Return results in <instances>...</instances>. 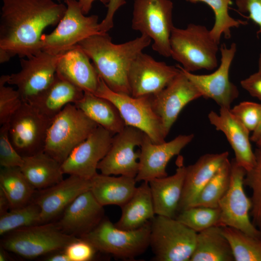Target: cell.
I'll list each match as a JSON object with an SVG mask.
<instances>
[{
	"label": "cell",
	"instance_id": "cell-44",
	"mask_svg": "<svg viewBox=\"0 0 261 261\" xmlns=\"http://www.w3.org/2000/svg\"><path fill=\"white\" fill-rule=\"evenodd\" d=\"M126 3L125 0H109L104 18L99 24L100 32H107L114 26V17L118 9Z\"/></svg>",
	"mask_w": 261,
	"mask_h": 261
},
{
	"label": "cell",
	"instance_id": "cell-2",
	"mask_svg": "<svg viewBox=\"0 0 261 261\" xmlns=\"http://www.w3.org/2000/svg\"><path fill=\"white\" fill-rule=\"evenodd\" d=\"M148 36L140 37L120 44H114L107 32L93 35L78 45L93 61L100 76L112 91L130 95L128 72L131 63L151 42Z\"/></svg>",
	"mask_w": 261,
	"mask_h": 261
},
{
	"label": "cell",
	"instance_id": "cell-28",
	"mask_svg": "<svg viewBox=\"0 0 261 261\" xmlns=\"http://www.w3.org/2000/svg\"><path fill=\"white\" fill-rule=\"evenodd\" d=\"M121 208L120 218L115 225L121 229H137L154 218L156 214L148 182L144 181L137 187Z\"/></svg>",
	"mask_w": 261,
	"mask_h": 261
},
{
	"label": "cell",
	"instance_id": "cell-15",
	"mask_svg": "<svg viewBox=\"0 0 261 261\" xmlns=\"http://www.w3.org/2000/svg\"><path fill=\"white\" fill-rule=\"evenodd\" d=\"M144 134L136 128L126 126L115 134L108 152L98 165L101 174L135 178L139 169L137 160L140 152H135V147L140 146Z\"/></svg>",
	"mask_w": 261,
	"mask_h": 261
},
{
	"label": "cell",
	"instance_id": "cell-24",
	"mask_svg": "<svg viewBox=\"0 0 261 261\" xmlns=\"http://www.w3.org/2000/svg\"><path fill=\"white\" fill-rule=\"evenodd\" d=\"M87 54L77 45L61 56L57 73L82 90L94 94L100 76Z\"/></svg>",
	"mask_w": 261,
	"mask_h": 261
},
{
	"label": "cell",
	"instance_id": "cell-53",
	"mask_svg": "<svg viewBox=\"0 0 261 261\" xmlns=\"http://www.w3.org/2000/svg\"><path fill=\"white\" fill-rule=\"evenodd\" d=\"M56 0L57 1H58V2H60V1H64V2L67 1H69V0Z\"/></svg>",
	"mask_w": 261,
	"mask_h": 261
},
{
	"label": "cell",
	"instance_id": "cell-1",
	"mask_svg": "<svg viewBox=\"0 0 261 261\" xmlns=\"http://www.w3.org/2000/svg\"><path fill=\"white\" fill-rule=\"evenodd\" d=\"M66 9L53 0H2L0 50L20 58L40 52L43 31L57 25Z\"/></svg>",
	"mask_w": 261,
	"mask_h": 261
},
{
	"label": "cell",
	"instance_id": "cell-36",
	"mask_svg": "<svg viewBox=\"0 0 261 261\" xmlns=\"http://www.w3.org/2000/svg\"><path fill=\"white\" fill-rule=\"evenodd\" d=\"M41 223V208L32 200L29 203L10 209L0 217V235L14 230Z\"/></svg>",
	"mask_w": 261,
	"mask_h": 261
},
{
	"label": "cell",
	"instance_id": "cell-5",
	"mask_svg": "<svg viewBox=\"0 0 261 261\" xmlns=\"http://www.w3.org/2000/svg\"><path fill=\"white\" fill-rule=\"evenodd\" d=\"M150 230L151 221L137 229L126 230L117 228L104 217L94 229L80 238L98 251L121 259L132 260L149 246Z\"/></svg>",
	"mask_w": 261,
	"mask_h": 261
},
{
	"label": "cell",
	"instance_id": "cell-49",
	"mask_svg": "<svg viewBox=\"0 0 261 261\" xmlns=\"http://www.w3.org/2000/svg\"><path fill=\"white\" fill-rule=\"evenodd\" d=\"M250 140L257 145H261V121L257 128L252 132Z\"/></svg>",
	"mask_w": 261,
	"mask_h": 261
},
{
	"label": "cell",
	"instance_id": "cell-54",
	"mask_svg": "<svg viewBox=\"0 0 261 261\" xmlns=\"http://www.w3.org/2000/svg\"></svg>",
	"mask_w": 261,
	"mask_h": 261
},
{
	"label": "cell",
	"instance_id": "cell-51",
	"mask_svg": "<svg viewBox=\"0 0 261 261\" xmlns=\"http://www.w3.org/2000/svg\"><path fill=\"white\" fill-rule=\"evenodd\" d=\"M6 250L3 247H0V261H7L8 259V256L6 253Z\"/></svg>",
	"mask_w": 261,
	"mask_h": 261
},
{
	"label": "cell",
	"instance_id": "cell-31",
	"mask_svg": "<svg viewBox=\"0 0 261 261\" xmlns=\"http://www.w3.org/2000/svg\"><path fill=\"white\" fill-rule=\"evenodd\" d=\"M189 261H234L222 227L214 226L198 232Z\"/></svg>",
	"mask_w": 261,
	"mask_h": 261
},
{
	"label": "cell",
	"instance_id": "cell-29",
	"mask_svg": "<svg viewBox=\"0 0 261 261\" xmlns=\"http://www.w3.org/2000/svg\"><path fill=\"white\" fill-rule=\"evenodd\" d=\"M23 158L20 169L35 189L49 188L64 179L61 163L44 151Z\"/></svg>",
	"mask_w": 261,
	"mask_h": 261
},
{
	"label": "cell",
	"instance_id": "cell-4",
	"mask_svg": "<svg viewBox=\"0 0 261 261\" xmlns=\"http://www.w3.org/2000/svg\"><path fill=\"white\" fill-rule=\"evenodd\" d=\"M98 126L74 104H68L53 118L44 151L61 164Z\"/></svg>",
	"mask_w": 261,
	"mask_h": 261
},
{
	"label": "cell",
	"instance_id": "cell-19",
	"mask_svg": "<svg viewBox=\"0 0 261 261\" xmlns=\"http://www.w3.org/2000/svg\"><path fill=\"white\" fill-rule=\"evenodd\" d=\"M201 97L199 90L181 70L163 90L150 96L153 108L161 119L167 136L184 107Z\"/></svg>",
	"mask_w": 261,
	"mask_h": 261
},
{
	"label": "cell",
	"instance_id": "cell-3",
	"mask_svg": "<svg viewBox=\"0 0 261 261\" xmlns=\"http://www.w3.org/2000/svg\"><path fill=\"white\" fill-rule=\"evenodd\" d=\"M170 44L171 57L187 72L211 71L218 66L219 44L205 26L191 23L185 29L174 27Z\"/></svg>",
	"mask_w": 261,
	"mask_h": 261
},
{
	"label": "cell",
	"instance_id": "cell-46",
	"mask_svg": "<svg viewBox=\"0 0 261 261\" xmlns=\"http://www.w3.org/2000/svg\"><path fill=\"white\" fill-rule=\"evenodd\" d=\"M95 0H99L106 6L109 1V0H79V5L84 14L86 15L89 12L92 8V3Z\"/></svg>",
	"mask_w": 261,
	"mask_h": 261
},
{
	"label": "cell",
	"instance_id": "cell-22",
	"mask_svg": "<svg viewBox=\"0 0 261 261\" xmlns=\"http://www.w3.org/2000/svg\"><path fill=\"white\" fill-rule=\"evenodd\" d=\"M210 123L217 130L222 132L232 147L235 162L246 172L255 163L249 138L250 131L231 112L230 109L220 107L218 114L211 111L208 115Z\"/></svg>",
	"mask_w": 261,
	"mask_h": 261
},
{
	"label": "cell",
	"instance_id": "cell-23",
	"mask_svg": "<svg viewBox=\"0 0 261 261\" xmlns=\"http://www.w3.org/2000/svg\"><path fill=\"white\" fill-rule=\"evenodd\" d=\"M229 155L228 151L206 154L199 158L193 164L186 167L177 214L191 207L201 190L228 159Z\"/></svg>",
	"mask_w": 261,
	"mask_h": 261
},
{
	"label": "cell",
	"instance_id": "cell-38",
	"mask_svg": "<svg viewBox=\"0 0 261 261\" xmlns=\"http://www.w3.org/2000/svg\"><path fill=\"white\" fill-rule=\"evenodd\" d=\"M254 153L255 164L251 170L246 172L244 183L252 190V222L261 232V145H258Z\"/></svg>",
	"mask_w": 261,
	"mask_h": 261
},
{
	"label": "cell",
	"instance_id": "cell-47",
	"mask_svg": "<svg viewBox=\"0 0 261 261\" xmlns=\"http://www.w3.org/2000/svg\"><path fill=\"white\" fill-rule=\"evenodd\" d=\"M61 251L60 252H59V251L54 252L53 254L48 256L45 259V260L48 261H70L64 250Z\"/></svg>",
	"mask_w": 261,
	"mask_h": 261
},
{
	"label": "cell",
	"instance_id": "cell-6",
	"mask_svg": "<svg viewBox=\"0 0 261 261\" xmlns=\"http://www.w3.org/2000/svg\"><path fill=\"white\" fill-rule=\"evenodd\" d=\"M4 235L2 247L29 259L64 250L78 238L63 232L56 223L50 222L21 228Z\"/></svg>",
	"mask_w": 261,
	"mask_h": 261
},
{
	"label": "cell",
	"instance_id": "cell-30",
	"mask_svg": "<svg viewBox=\"0 0 261 261\" xmlns=\"http://www.w3.org/2000/svg\"><path fill=\"white\" fill-rule=\"evenodd\" d=\"M90 119L115 135L126 126L116 107L110 101L88 92L74 104Z\"/></svg>",
	"mask_w": 261,
	"mask_h": 261
},
{
	"label": "cell",
	"instance_id": "cell-43",
	"mask_svg": "<svg viewBox=\"0 0 261 261\" xmlns=\"http://www.w3.org/2000/svg\"><path fill=\"white\" fill-rule=\"evenodd\" d=\"M235 4L239 12L248 14L247 18L258 25L261 35V0H236Z\"/></svg>",
	"mask_w": 261,
	"mask_h": 261
},
{
	"label": "cell",
	"instance_id": "cell-8",
	"mask_svg": "<svg viewBox=\"0 0 261 261\" xmlns=\"http://www.w3.org/2000/svg\"><path fill=\"white\" fill-rule=\"evenodd\" d=\"M94 94L111 102L118 109L126 126L140 130L153 143L165 142L167 135L161 119L153 108L151 96L134 97L115 92L108 87L101 77Z\"/></svg>",
	"mask_w": 261,
	"mask_h": 261
},
{
	"label": "cell",
	"instance_id": "cell-17",
	"mask_svg": "<svg viewBox=\"0 0 261 261\" xmlns=\"http://www.w3.org/2000/svg\"><path fill=\"white\" fill-rule=\"evenodd\" d=\"M113 136L99 125L61 164L63 174L91 180L98 174V165L108 152Z\"/></svg>",
	"mask_w": 261,
	"mask_h": 261
},
{
	"label": "cell",
	"instance_id": "cell-12",
	"mask_svg": "<svg viewBox=\"0 0 261 261\" xmlns=\"http://www.w3.org/2000/svg\"><path fill=\"white\" fill-rule=\"evenodd\" d=\"M246 171L232 159L229 188L218 203L220 218L218 226H229L253 236L261 237V232L250 221L251 198L246 195L244 181Z\"/></svg>",
	"mask_w": 261,
	"mask_h": 261
},
{
	"label": "cell",
	"instance_id": "cell-45",
	"mask_svg": "<svg viewBox=\"0 0 261 261\" xmlns=\"http://www.w3.org/2000/svg\"><path fill=\"white\" fill-rule=\"evenodd\" d=\"M240 84L251 96L261 101V74L258 72L242 80Z\"/></svg>",
	"mask_w": 261,
	"mask_h": 261
},
{
	"label": "cell",
	"instance_id": "cell-42",
	"mask_svg": "<svg viewBox=\"0 0 261 261\" xmlns=\"http://www.w3.org/2000/svg\"><path fill=\"white\" fill-rule=\"evenodd\" d=\"M70 261H88L95 255L97 249L88 241L78 238L64 249Z\"/></svg>",
	"mask_w": 261,
	"mask_h": 261
},
{
	"label": "cell",
	"instance_id": "cell-11",
	"mask_svg": "<svg viewBox=\"0 0 261 261\" xmlns=\"http://www.w3.org/2000/svg\"><path fill=\"white\" fill-rule=\"evenodd\" d=\"M53 119L30 103L23 102L8 123L10 140L22 157L44 151Z\"/></svg>",
	"mask_w": 261,
	"mask_h": 261
},
{
	"label": "cell",
	"instance_id": "cell-7",
	"mask_svg": "<svg viewBox=\"0 0 261 261\" xmlns=\"http://www.w3.org/2000/svg\"><path fill=\"white\" fill-rule=\"evenodd\" d=\"M197 232L174 218L157 215L151 220L149 246L158 261H189Z\"/></svg>",
	"mask_w": 261,
	"mask_h": 261
},
{
	"label": "cell",
	"instance_id": "cell-20",
	"mask_svg": "<svg viewBox=\"0 0 261 261\" xmlns=\"http://www.w3.org/2000/svg\"><path fill=\"white\" fill-rule=\"evenodd\" d=\"M91 188V180L70 175L51 187L35 192L32 200L41 208V223L50 222L63 213L79 195Z\"/></svg>",
	"mask_w": 261,
	"mask_h": 261
},
{
	"label": "cell",
	"instance_id": "cell-10",
	"mask_svg": "<svg viewBox=\"0 0 261 261\" xmlns=\"http://www.w3.org/2000/svg\"><path fill=\"white\" fill-rule=\"evenodd\" d=\"M173 3L170 0H134L131 28L153 41V50L171 57L170 39L174 27Z\"/></svg>",
	"mask_w": 261,
	"mask_h": 261
},
{
	"label": "cell",
	"instance_id": "cell-37",
	"mask_svg": "<svg viewBox=\"0 0 261 261\" xmlns=\"http://www.w3.org/2000/svg\"><path fill=\"white\" fill-rule=\"evenodd\" d=\"M220 210L205 206L189 207L178 213L175 218L196 232L218 226Z\"/></svg>",
	"mask_w": 261,
	"mask_h": 261
},
{
	"label": "cell",
	"instance_id": "cell-13",
	"mask_svg": "<svg viewBox=\"0 0 261 261\" xmlns=\"http://www.w3.org/2000/svg\"><path fill=\"white\" fill-rule=\"evenodd\" d=\"M237 50L232 43L227 47L221 44L220 63L218 68L208 74H196L185 71L181 66H177L193 84L202 97L214 101L220 107L231 109L233 102L238 98L239 91L229 78V71Z\"/></svg>",
	"mask_w": 261,
	"mask_h": 261
},
{
	"label": "cell",
	"instance_id": "cell-35",
	"mask_svg": "<svg viewBox=\"0 0 261 261\" xmlns=\"http://www.w3.org/2000/svg\"><path fill=\"white\" fill-rule=\"evenodd\" d=\"M191 3L203 2L209 6L215 14V23L210 30L213 39L219 44L222 35L226 39L231 37V29L247 24L245 21L236 20L229 14V6L232 0H186Z\"/></svg>",
	"mask_w": 261,
	"mask_h": 261
},
{
	"label": "cell",
	"instance_id": "cell-52",
	"mask_svg": "<svg viewBox=\"0 0 261 261\" xmlns=\"http://www.w3.org/2000/svg\"><path fill=\"white\" fill-rule=\"evenodd\" d=\"M258 72L261 74V52L260 54L258 59Z\"/></svg>",
	"mask_w": 261,
	"mask_h": 261
},
{
	"label": "cell",
	"instance_id": "cell-14",
	"mask_svg": "<svg viewBox=\"0 0 261 261\" xmlns=\"http://www.w3.org/2000/svg\"><path fill=\"white\" fill-rule=\"evenodd\" d=\"M62 54L41 51L25 59L21 58V70L8 75L7 84L16 86L23 102H28L54 80Z\"/></svg>",
	"mask_w": 261,
	"mask_h": 261
},
{
	"label": "cell",
	"instance_id": "cell-18",
	"mask_svg": "<svg viewBox=\"0 0 261 261\" xmlns=\"http://www.w3.org/2000/svg\"><path fill=\"white\" fill-rule=\"evenodd\" d=\"M194 136L193 134H180L170 141L155 144L145 133L140 146L139 169L135 178L136 182H149L167 176L166 168L170 160L179 154Z\"/></svg>",
	"mask_w": 261,
	"mask_h": 261
},
{
	"label": "cell",
	"instance_id": "cell-48",
	"mask_svg": "<svg viewBox=\"0 0 261 261\" xmlns=\"http://www.w3.org/2000/svg\"><path fill=\"white\" fill-rule=\"evenodd\" d=\"M8 209H10L9 201L3 191L0 189V215L7 212Z\"/></svg>",
	"mask_w": 261,
	"mask_h": 261
},
{
	"label": "cell",
	"instance_id": "cell-50",
	"mask_svg": "<svg viewBox=\"0 0 261 261\" xmlns=\"http://www.w3.org/2000/svg\"><path fill=\"white\" fill-rule=\"evenodd\" d=\"M11 57L5 51L0 50V63H3L8 61Z\"/></svg>",
	"mask_w": 261,
	"mask_h": 261
},
{
	"label": "cell",
	"instance_id": "cell-40",
	"mask_svg": "<svg viewBox=\"0 0 261 261\" xmlns=\"http://www.w3.org/2000/svg\"><path fill=\"white\" fill-rule=\"evenodd\" d=\"M230 110L250 132H253L261 121L260 103L244 101L235 105Z\"/></svg>",
	"mask_w": 261,
	"mask_h": 261
},
{
	"label": "cell",
	"instance_id": "cell-25",
	"mask_svg": "<svg viewBox=\"0 0 261 261\" xmlns=\"http://www.w3.org/2000/svg\"><path fill=\"white\" fill-rule=\"evenodd\" d=\"M178 162L173 175L154 178L148 182L157 215L175 218L177 214L186 171L182 159Z\"/></svg>",
	"mask_w": 261,
	"mask_h": 261
},
{
	"label": "cell",
	"instance_id": "cell-32",
	"mask_svg": "<svg viewBox=\"0 0 261 261\" xmlns=\"http://www.w3.org/2000/svg\"><path fill=\"white\" fill-rule=\"evenodd\" d=\"M0 189L9 201L10 209L29 203L32 200L36 191L20 167H1Z\"/></svg>",
	"mask_w": 261,
	"mask_h": 261
},
{
	"label": "cell",
	"instance_id": "cell-16",
	"mask_svg": "<svg viewBox=\"0 0 261 261\" xmlns=\"http://www.w3.org/2000/svg\"><path fill=\"white\" fill-rule=\"evenodd\" d=\"M180 71L177 66L158 61L142 52L133 61L129 71L130 96L155 95L163 90Z\"/></svg>",
	"mask_w": 261,
	"mask_h": 261
},
{
	"label": "cell",
	"instance_id": "cell-34",
	"mask_svg": "<svg viewBox=\"0 0 261 261\" xmlns=\"http://www.w3.org/2000/svg\"><path fill=\"white\" fill-rule=\"evenodd\" d=\"M221 227L232 248L234 261H261V237L250 235L231 227Z\"/></svg>",
	"mask_w": 261,
	"mask_h": 261
},
{
	"label": "cell",
	"instance_id": "cell-26",
	"mask_svg": "<svg viewBox=\"0 0 261 261\" xmlns=\"http://www.w3.org/2000/svg\"><path fill=\"white\" fill-rule=\"evenodd\" d=\"M84 94L82 90L56 73L52 83L28 102L53 119L66 105L75 103Z\"/></svg>",
	"mask_w": 261,
	"mask_h": 261
},
{
	"label": "cell",
	"instance_id": "cell-21",
	"mask_svg": "<svg viewBox=\"0 0 261 261\" xmlns=\"http://www.w3.org/2000/svg\"><path fill=\"white\" fill-rule=\"evenodd\" d=\"M62 214L56 225L63 232L78 238L91 231L104 218L103 206L90 190L79 195Z\"/></svg>",
	"mask_w": 261,
	"mask_h": 261
},
{
	"label": "cell",
	"instance_id": "cell-9",
	"mask_svg": "<svg viewBox=\"0 0 261 261\" xmlns=\"http://www.w3.org/2000/svg\"><path fill=\"white\" fill-rule=\"evenodd\" d=\"M67 9L55 29L41 37V50L51 54H63L84 39L101 33L98 16H86L78 0L65 2Z\"/></svg>",
	"mask_w": 261,
	"mask_h": 261
},
{
	"label": "cell",
	"instance_id": "cell-39",
	"mask_svg": "<svg viewBox=\"0 0 261 261\" xmlns=\"http://www.w3.org/2000/svg\"><path fill=\"white\" fill-rule=\"evenodd\" d=\"M8 75L0 78V124H8L23 101L17 90L6 86Z\"/></svg>",
	"mask_w": 261,
	"mask_h": 261
},
{
	"label": "cell",
	"instance_id": "cell-41",
	"mask_svg": "<svg viewBox=\"0 0 261 261\" xmlns=\"http://www.w3.org/2000/svg\"><path fill=\"white\" fill-rule=\"evenodd\" d=\"M23 157L16 150L9 136L8 124L0 126V165L1 167H20Z\"/></svg>",
	"mask_w": 261,
	"mask_h": 261
},
{
	"label": "cell",
	"instance_id": "cell-27",
	"mask_svg": "<svg viewBox=\"0 0 261 261\" xmlns=\"http://www.w3.org/2000/svg\"><path fill=\"white\" fill-rule=\"evenodd\" d=\"M136 183L133 177L97 174L91 179L90 190L102 206L116 205L121 207L133 195L137 188Z\"/></svg>",
	"mask_w": 261,
	"mask_h": 261
},
{
	"label": "cell",
	"instance_id": "cell-33",
	"mask_svg": "<svg viewBox=\"0 0 261 261\" xmlns=\"http://www.w3.org/2000/svg\"><path fill=\"white\" fill-rule=\"evenodd\" d=\"M231 173V162L227 159L202 188L191 207L218 208L219 201L229 188Z\"/></svg>",
	"mask_w": 261,
	"mask_h": 261
}]
</instances>
